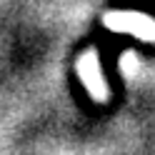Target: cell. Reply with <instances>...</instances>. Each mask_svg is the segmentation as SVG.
Here are the masks:
<instances>
[{
	"instance_id": "obj_1",
	"label": "cell",
	"mask_w": 155,
	"mask_h": 155,
	"mask_svg": "<svg viewBox=\"0 0 155 155\" xmlns=\"http://www.w3.org/2000/svg\"><path fill=\"white\" fill-rule=\"evenodd\" d=\"M103 25L108 30L115 33H130L135 38H140L145 43H155V20L148 15H140V13H130V10H123V13H108L103 18Z\"/></svg>"
},
{
	"instance_id": "obj_2",
	"label": "cell",
	"mask_w": 155,
	"mask_h": 155,
	"mask_svg": "<svg viewBox=\"0 0 155 155\" xmlns=\"http://www.w3.org/2000/svg\"><path fill=\"white\" fill-rule=\"evenodd\" d=\"M78 75H80V80L85 85V90L90 93L93 100L98 103H105L110 95V88L108 83H105V75L100 70V58H98V50H85L80 58H78Z\"/></svg>"
},
{
	"instance_id": "obj_3",
	"label": "cell",
	"mask_w": 155,
	"mask_h": 155,
	"mask_svg": "<svg viewBox=\"0 0 155 155\" xmlns=\"http://www.w3.org/2000/svg\"><path fill=\"white\" fill-rule=\"evenodd\" d=\"M135 65H138V55H135L133 50H128V53L123 55V68H125L128 73H133V70H135Z\"/></svg>"
}]
</instances>
